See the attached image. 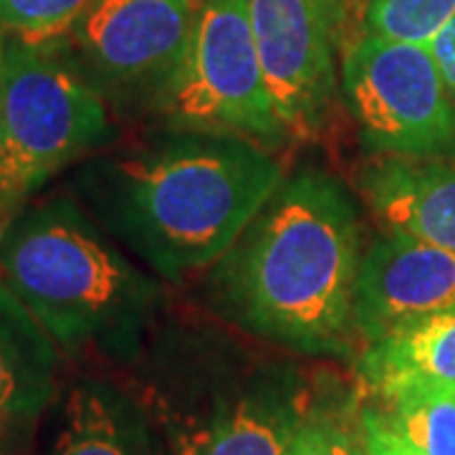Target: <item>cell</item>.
<instances>
[{
	"label": "cell",
	"instance_id": "7c38bea8",
	"mask_svg": "<svg viewBox=\"0 0 455 455\" xmlns=\"http://www.w3.org/2000/svg\"><path fill=\"white\" fill-rule=\"evenodd\" d=\"M59 347L0 281V443L23 445L56 397Z\"/></svg>",
	"mask_w": 455,
	"mask_h": 455
},
{
	"label": "cell",
	"instance_id": "5b68a950",
	"mask_svg": "<svg viewBox=\"0 0 455 455\" xmlns=\"http://www.w3.org/2000/svg\"><path fill=\"white\" fill-rule=\"evenodd\" d=\"M53 46L0 36V228L56 172L112 137L104 94Z\"/></svg>",
	"mask_w": 455,
	"mask_h": 455
},
{
	"label": "cell",
	"instance_id": "6da1fadb",
	"mask_svg": "<svg viewBox=\"0 0 455 455\" xmlns=\"http://www.w3.org/2000/svg\"><path fill=\"white\" fill-rule=\"evenodd\" d=\"M362 259L355 196L334 175L304 167L281 180L215 263V304L230 324L268 347L307 357H357Z\"/></svg>",
	"mask_w": 455,
	"mask_h": 455
},
{
	"label": "cell",
	"instance_id": "5bb4252c",
	"mask_svg": "<svg viewBox=\"0 0 455 455\" xmlns=\"http://www.w3.org/2000/svg\"><path fill=\"white\" fill-rule=\"evenodd\" d=\"M357 395L379 403L410 385H455V309L364 344L355 357Z\"/></svg>",
	"mask_w": 455,
	"mask_h": 455
},
{
	"label": "cell",
	"instance_id": "44dd1931",
	"mask_svg": "<svg viewBox=\"0 0 455 455\" xmlns=\"http://www.w3.org/2000/svg\"><path fill=\"white\" fill-rule=\"evenodd\" d=\"M20 448L23 445H3L0 443V455H20Z\"/></svg>",
	"mask_w": 455,
	"mask_h": 455
},
{
	"label": "cell",
	"instance_id": "277c9868",
	"mask_svg": "<svg viewBox=\"0 0 455 455\" xmlns=\"http://www.w3.org/2000/svg\"><path fill=\"white\" fill-rule=\"evenodd\" d=\"M137 364L172 455H286L316 392L299 362L211 326L157 331Z\"/></svg>",
	"mask_w": 455,
	"mask_h": 455
},
{
	"label": "cell",
	"instance_id": "8fae6325",
	"mask_svg": "<svg viewBox=\"0 0 455 455\" xmlns=\"http://www.w3.org/2000/svg\"><path fill=\"white\" fill-rule=\"evenodd\" d=\"M357 190L387 233L455 251V157L374 155Z\"/></svg>",
	"mask_w": 455,
	"mask_h": 455
},
{
	"label": "cell",
	"instance_id": "ba28073f",
	"mask_svg": "<svg viewBox=\"0 0 455 455\" xmlns=\"http://www.w3.org/2000/svg\"><path fill=\"white\" fill-rule=\"evenodd\" d=\"M197 11L200 0H94L71 31L76 66L101 94L152 107L182 64Z\"/></svg>",
	"mask_w": 455,
	"mask_h": 455
},
{
	"label": "cell",
	"instance_id": "30bf717a",
	"mask_svg": "<svg viewBox=\"0 0 455 455\" xmlns=\"http://www.w3.org/2000/svg\"><path fill=\"white\" fill-rule=\"evenodd\" d=\"M455 309V251L387 233L362 259L355 293L359 349L400 326Z\"/></svg>",
	"mask_w": 455,
	"mask_h": 455
},
{
	"label": "cell",
	"instance_id": "7a4b0ae2",
	"mask_svg": "<svg viewBox=\"0 0 455 455\" xmlns=\"http://www.w3.org/2000/svg\"><path fill=\"white\" fill-rule=\"evenodd\" d=\"M283 167L235 134L172 130L164 140L89 167L99 223L163 281L212 268L276 193Z\"/></svg>",
	"mask_w": 455,
	"mask_h": 455
},
{
	"label": "cell",
	"instance_id": "8992f818",
	"mask_svg": "<svg viewBox=\"0 0 455 455\" xmlns=\"http://www.w3.org/2000/svg\"><path fill=\"white\" fill-rule=\"evenodd\" d=\"M152 112L170 130L235 134L268 149L289 137L263 76L248 0H200L182 64Z\"/></svg>",
	"mask_w": 455,
	"mask_h": 455
},
{
	"label": "cell",
	"instance_id": "d6986e66",
	"mask_svg": "<svg viewBox=\"0 0 455 455\" xmlns=\"http://www.w3.org/2000/svg\"><path fill=\"white\" fill-rule=\"evenodd\" d=\"M362 400V397H359ZM362 425H364V438L370 455H415L403 440L397 438L379 415V410L370 403H362Z\"/></svg>",
	"mask_w": 455,
	"mask_h": 455
},
{
	"label": "cell",
	"instance_id": "e0dca14e",
	"mask_svg": "<svg viewBox=\"0 0 455 455\" xmlns=\"http://www.w3.org/2000/svg\"><path fill=\"white\" fill-rule=\"evenodd\" d=\"M455 18V0H367V33L430 46Z\"/></svg>",
	"mask_w": 455,
	"mask_h": 455
},
{
	"label": "cell",
	"instance_id": "9c48e42d",
	"mask_svg": "<svg viewBox=\"0 0 455 455\" xmlns=\"http://www.w3.org/2000/svg\"><path fill=\"white\" fill-rule=\"evenodd\" d=\"M347 0H248L263 76L289 134H314L337 99Z\"/></svg>",
	"mask_w": 455,
	"mask_h": 455
},
{
	"label": "cell",
	"instance_id": "3957f363",
	"mask_svg": "<svg viewBox=\"0 0 455 455\" xmlns=\"http://www.w3.org/2000/svg\"><path fill=\"white\" fill-rule=\"evenodd\" d=\"M0 281L68 357L137 364L164 309L163 278L71 196L20 208L0 228Z\"/></svg>",
	"mask_w": 455,
	"mask_h": 455
},
{
	"label": "cell",
	"instance_id": "9a60e30c",
	"mask_svg": "<svg viewBox=\"0 0 455 455\" xmlns=\"http://www.w3.org/2000/svg\"><path fill=\"white\" fill-rule=\"evenodd\" d=\"M370 405L415 455H455V385H410Z\"/></svg>",
	"mask_w": 455,
	"mask_h": 455
},
{
	"label": "cell",
	"instance_id": "2e32d148",
	"mask_svg": "<svg viewBox=\"0 0 455 455\" xmlns=\"http://www.w3.org/2000/svg\"><path fill=\"white\" fill-rule=\"evenodd\" d=\"M286 455H370L359 395L316 387Z\"/></svg>",
	"mask_w": 455,
	"mask_h": 455
},
{
	"label": "cell",
	"instance_id": "52a82bcc",
	"mask_svg": "<svg viewBox=\"0 0 455 455\" xmlns=\"http://www.w3.org/2000/svg\"><path fill=\"white\" fill-rule=\"evenodd\" d=\"M341 94L372 155L455 157V99L427 46L364 33L344 53Z\"/></svg>",
	"mask_w": 455,
	"mask_h": 455
},
{
	"label": "cell",
	"instance_id": "ffe728a7",
	"mask_svg": "<svg viewBox=\"0 0 455 455\" xmlns=\"http://www.w3.org/2000/svg\"><path fill=\"white\" fill-rule=\"evenodd\" d=\"M435 64L440 68V76L448 86V92L455 99V18L433 38V44L427 46Z\"/></svg>",
	"mask_w": 455,
	"mask_h": 455
},
{
	"label": "cell",
	"instance_id": "4fadbf2b",
	"mask_svg": "<svg viewBox=\"0 0 455 455\" xmlns=\"http://www.w3.org/2000/svg\"><path fill=\"white\" fill-rule=\"evenodd\" d=\"M49 455H172L134 390L82 377L66 392Z\"/></svg>",
	"mask_w": 455,
	"mask_h": 455
},
{
	"label": "cell",
	"instance_id": "ac0fdd59",
	"mask_svg": "<svg viewBox=\"0 0 455 455\" xmlns=\"http://www.w3.org/2000/svg\"><path fill=\"white\" fill-rule=\"evenodd\" d=\"M94 0H0V36L51 46L74 31Z\"/></svg>",
	"mask_w": 455,
	"mask_h": 455
}]
</instances>
